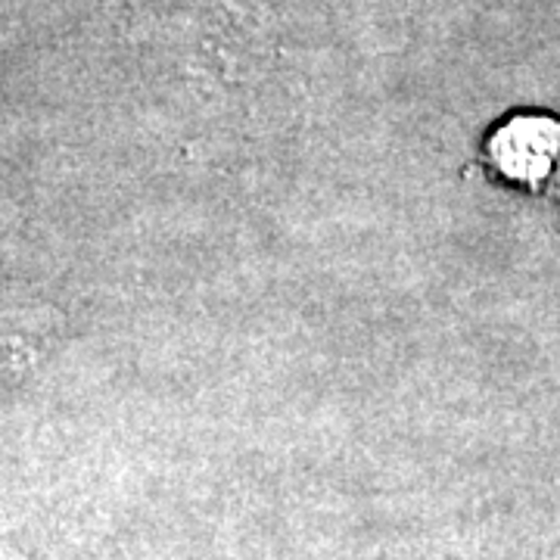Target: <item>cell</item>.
Here are the masks:
<instances>
[{
	"mask_svg": "<svg viewBox=\"0 0 560 560\" xmlns=\"http://www.w3.org/2000/svg\"><path fill=\"white\" fill-rule=\"evenodd\" d=\"M555 135H558L555 121L541 116L508 121L492 140V160L508 178L541 180L545 172L555 165V150H558Z\"/></svg>",
	"mask_w": 560,
	"mask_h": 560,
	"instance_id": "obj_1",
	"label": "cell"
},
{
	"mask_svg": "<svg viewBox=\"0 0 560 560\" xmlns=\"http://www.w3.org/2000/svg\"><path fill=\"white\" fill-rule=\"evenodd\" d=\"M47 349H50L47 334H38V337H28V334L0 337V396L13 393L20 383L32 377V371L47 355Z\"/></svg>",
	"mask_w": 560,
	"mask_h": 560,
	"instance_id": "obj_2",
	"label": "cell"
}]
</instances>
